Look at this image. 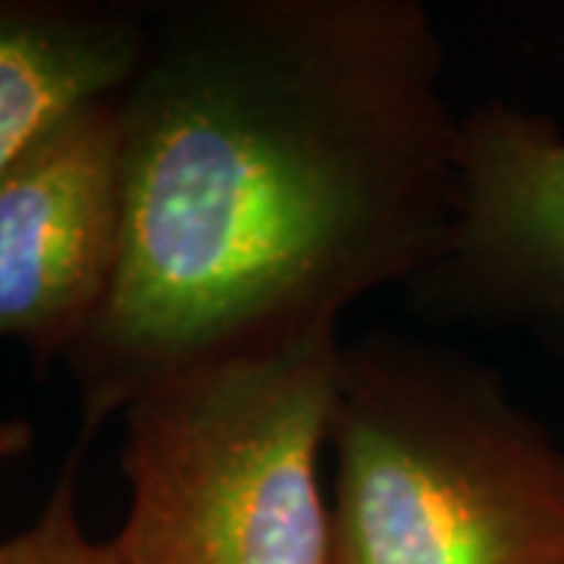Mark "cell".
<instances>
[{
    "label": "cell",
    "mask_w": 564,
    "mask_h": 564,
    "mask_svg": "<svg viewBox=\"0 0 564 564\" xmlns=\"http://www.w3.org/2000/svg\"><path fill=\"white\" fill-rule=\"evenodd\" d=\"M414 0H192L122 91L113 280L66 355L85 430L195 364L339 329L445 254L462 117Z\"/></svg>",
    "instance_id": "cell-1"
},
{
    "label": "cell",
    "mask_w": 564,
    "mask_h": 564,
    "mask_svg": "<svg viewBox=\"0 0 564 564\" xmlns=\"http://www.w3.org/2000/svg\"><path fill=\"white\" fill-rule=\"evenodd\" d=\"M458 214L417 285L433 302L564 339V132L514 104L462 117Z\"/></svg>",
    "instance_id": "cell-5"
},
{
    "label": "cell",
    "mask_w": 564,
    "mask_h": 564,
    "mask_svg": "<svg viewBox=\"0 0 564 564\" xmlns=\"http://www.w3.org/2000/svg\"><path fill=\"white\" fill-rule=\"evenodd\" d=\"M120 98L63 122L0 176V339L39 358L73 351L113 280Z\"/></svg>",
    "instance_id": "cell-4"
},
{
    "label": "cell",
    "mask_w": 564,
    "mask_h": 564,
    "mask_svg": "<svg viewBox=\"0 0 564 564\" xmlns=\"http://www.w3.org/2000/svg\"><path fill=\"white\" fill-rule=\"evenodd\" d=\"M339 329L195 364L122 408V564H333Z\"/></svg>",
    "instance_id": "cell-3"
},
{
    "label": "cell",
    "mask_w": 564,
    "mask_h": 564,
    "mask_svg": "<svg viewBox=\"0 0 564 564\" xmlns=\"http://www.w3.org/2000/svg\"><path fill=\"white\" fill-rule=\"evenodd\" d=\"M333 564H564V445L477 361L343 345Z\"/></svg>",
    "instance_id": "cell-2"
},
{
    "label": "cell",
    "mask_w": 564,
    "mask_h": 564,
    "mask_svg": "<svg viewBox=\"0 0 564 564\" xmlns=\"http://www.w3.org/2000/svg\"><path fill=\"white\" fill-rule=\"evenodd\" d=\"M151 20L85 3L0 0V176L139 76Z\"/></svg>",
    "instance_id": "cell-6"
},
{
    "label": "cell",
    "mask_w": 564,
    "mask_h": 564,
    "mask_svg": "<svg viewBox=\"0 0 564 564\" xmlns=\"http://www.w3.org/2000/svg\"><path fill=\"white\" fill-rule=\"evenodd\" d=\"M32 445V426L25 421H3L0 423V474L3 467L20 458L22 452H29Z\"/></svg>",
    "instance_id": "cell-8"
},
{
    "label": "cell",
    "mask_w": 564,
    "mask_h": 564,
    "mask_svg": "<svg viewBox=\"0 0 564 564\" xmlns=\"http://www.w3.org/2000/svg\"><path fill=\"white\" fill-rule=\"evenodd\" d=\"M85 443L88 433H82L79 448L69 455L51 499L41 508L39 521L0 543V564H122L117 545L110 540H91L79 521L76 496Z\"/></svg>",
    "instance_id": "cell-7"
}]
</instances>
